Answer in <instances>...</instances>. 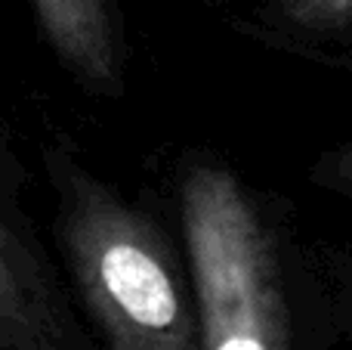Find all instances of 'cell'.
<instances>
[{
  "label": "cell",
  "instance_id": "5b68a950",
  "mask_svg": "<svg viewBox=\"0 0 352 350\" xmlns=\"http://www.w3.org/2000/svg\"><path fill=\"white\" fill-rule=\"evenodd\" d=\"M297 25L312 31H343L349 25L352 0H281Z\"/></svg>",
  "mask_w": 352,
  "mask_h": 350
},
{
  "label": "cell",
  "instance_id": "3957f363",
  "mask_svg": "<svg viewBox=\"0 0 352 350\" xmlns=\"http://www.w3.org/2000/svg\"><path fill=\"white\" fill-rule=\"evenodd\" d=\"M31 3L47 41L84 84L109 93L121 87L105 0H31Z\"/></svg>",
  "mask_w": 352,
  "mask_h": 350
},
{
  "label": "cell",
  "instance_id": "6da1fadb",
  "mask_svg": "<svg viewBox=\"0 0 352 350\" xmlns=\"http://www.w3.org/2000/svg\"><path fill=\"white\" fill-rule=\"evenodd\" d=\"M65 245L111 350H201L188 298L155 227L87 174L68 180Z\"/></svg>",
  "mask_w": 352,
  "mask_h": 350
},
{
  "label": "cell",
  "instance_id": "277c9868",
  "mask_svg": "<svg viewBox=\"0 0 352 350\" xmlns=\"http://www.w3.org/2000/svg\"><path fill=\"white\" fill-rule=\"evenodd\" d=\"M53 341L56 322L50 307L34 279H28L22 251L0 223V347L50 350Z\"/></svg>",
  "mask_w": 352,
  "mask_h": 350
},
{
  "label": "cell",
  "instance_id": "7a4b0ae2",
  "mask_svg": "<svg viewBox=\"0 0 352 350\" xmlns=\"http://www.w3.org/2000/svg\"><path fill=\"white\" fill-rule=\"evenodd\" d=\"M182 227L201 313V350H291L278 264L254 205L229 171L195 167Z\"/></svg>",
  "mask_w": 352,
  "mask_h": 350
}]
</instances>
